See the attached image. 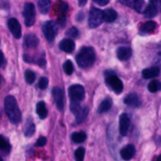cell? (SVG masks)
<instances>
[{
	"label": "cell",
	"instance_id": "obj_1",
	"mask_svg": "<svg viewBox=\"0 0 161 161\" xmlns=\"http://www.w3.org/2000/svg\"><path fill=\"white\" fill-rule=\"evenodd\" d=\"M4 108L6 116L12 124H17L21 121V113L14 96L9 95L4 100Z\"/></svg>",
	"mask_w": 161,
	"mask_h": 161
},
{
	"label": "cell",
	"instance_id": "obj_2",
	"mask_svg": "<svg viewBox=\"0 0 161 161\" xmlns=\"http://www.w3.org/2000/svg\"><path fill=\"white\" fill-rule=\"evenodd\" d=\"M95 52L92 47H84L80 50L76 55L77 64L83 69L90 68L95 61Z\"/></svg>",
	"mask_w": 161,
	"mask_h": 161
},
{
	"label": "cell",
	"instance_id": "obj_3",
	"mask_svg": "<svg viewBox=\"0 0 161 161\" xmlns=\"http://www.w3.org/2000/svg\"><path fill=\"white\" fill-rule=\"evenodd\" d=\"M23 16L27 27H31L36 21V9L33 3H25L24 6Z\"/></svg>",
	"mask_w": 161,
	"mask_h": 161
},
{
	"label": "cell",
	"instance_id": "obj_4",
	"mask_svg": "<svg viewBox=\"0 0 161 161\" xmlns=\"http://www.w3.org/2000/svg\"><path fill=\"white\" fill-rule=\"evenodd\" d=\"M103 22V12L100 9L93 7L90 10L89 14V23L90 28H95L97 27L100 26Z\"/></svg>",
	"mask_w": 161,
	"mask_h": 161
},
{
	"label": "cell",
	"instance_id": "obj_5",
	"mask_svg": "<svg viewBox=\"0 0 161 161\" xmlns=\"http://www.w3.org/2000/svg\"><path fill=\"white\" fill-rule=\"evenodd\" d=\"M69 94L71 102L80 103V102H82L85 97V90L81 85H72L69 87Z\"/></svg>",
	"mask_w": 161,
	"mask_h": 161
},
{
	"label": "cell",
	"instance_id": "obj_6",
	"mask_svg": "<svg viewBox=\"0 0 161 161\" xmlns=\"http://www.w3.org/2000/svg\"><path fill=\"white\" fill-rule=\"evenodd\" d=\"M42 31H43V34L47 41L51 42L54 40L55 37L58 34V25L54 21L48 20V21L45 22L42 26Z\"/></svg>",
	"mask_w": 161,
	"mask_h": 161
},
{
	"label": "cell",
	"instance_id": "obj_7",
	"mask_svg": "<svg viewBox=\"0 0 161 161\" xmlns=\"http://www.w3.org/2000/svg\"><path fill=\"white\" fill-rule=\"evenodd\" d=\"M105 82H106L107 85L110 86L111 89L116 94H119L120 93H122L123 90H124V84H123L122 81L116 75H113V74L106 75Z\"/></svg>",
	"mask_w": 161,
	"mask_h": 161
},
{
	"label": "cell",
	"instance_id": "obj_8",
	"mask_svg": "<svg viewBox=\"0 0 161 161\" xmlns=\"http://www.w3.org/2000/svg\"><path fill=\"white\" fill-rule=\"evenodd\" d=\"M122 5L135 9L138 13H144L145 3L143 0H119Z\"/></svg>",
	"mask_w": 161,
	"mask_h": 161
},
{
	"label": "cell",
	"instance_id": "obj_9",
	"mask_svg": "<svg viewBox=\"0 0 161 161\" xmlns=\"http://www.w3.org/2000/svg\"><path fill=\"white\" fill-rule=\"evenodd\" d=\"M53 100L56 103L57 107L59 110H62L64 108V91L62 88L56 86L52 90Z\"/></svg>",
	"mask_w": 161,
	"mask_h": 161
},
{
	"label": "cell",
	"instance_id": "obj_10",
	"mask_svg": "<svg viewBox=\"0 0 161 161\" xmlns=\"http://www.w3.org/2000/svg\"><path fill=\"white\" fill-rule=\"evenodd\" d=\"M8 28L15 39H20L21 37V26L17 19H9L8 20Z\"/></svg>",
	"mask_w": 161,
	"mask_h": 161
},
{
	"label": "cell",
	"instance_id": "obj_11",
	"mask_svg": "<svg viewBox=\"0 0 161 161\" xmlns=\"http://www.w3.org/2000/svg\"><path fill=\"white\" fill-rule=\"evenodd\" d=\"M158 0H149V4L144 10V15L146 18H153L158 13Z\"/></svg>",
	"mask_w": 161,
	"mask_h": 161
},
{
	"label": "cell",
	"instance_id": "obj_12",
	"mask_svg": "<svg viewBox=\"0 0 161 161\" xmlns=\"http://www.w3.org/2000/svg\"><path fill=\"white\" fill-rule=\"evenodd\" d=\"M130 119L127 113H123L119 117V131L123 136H126L128 133Z\"/></svg>",
	"mask_w": 161,
	"mask_h": 161
},
{
	"label": "cell",
	"instance_id": "obj_13",
	"mask_svg": "<svg viewBox=\"0 0 161 161\" xmlns=\"http://www.w3.org/2000/svg\"><path fill=\"white\" fill-rule=\"evenodd\" d=\"M135 153H136V149H135V146L131 144H128L121 149L120 156L123 160L128 161L133 158L134 156L135 155Z\"/></svg>",
	"mask_w": 161,
	"mask_h": 161
},
{
	"label": "cell",
	"instance_id": "obj_14",
	"mask_svg": "<svg viewBox=\"0 0 161 161\" xmlns=\"http://www.w3.org/2000/svg\"><path fill=\"white\" fill-rule=\"evenodd\" d=\"M124 103L128 106L133 107V108H138L142 105L139 97L135 92L130 93L128 95L126 96V97L124 98Z\"/></svg>",
	"mask_w": 161,
	"mask_h": 161
},
{
	"label": "cell",
	"instance_id": "obj_15",
	"mask_svg": "<svg viewBox=\"0 0 161 161\" xmlns=\"http://www.w3.org/2000/svg\"><path fill=\"white\" fill-rule=\"evenodd\" d=\"M118 59L120 61H127L132 56V50L128 47H119L116 50Z\"/></svg>",
	"mask_w": 161,
	"mask_h": 161
},
{
	"label": "cell",
	"instance_id": "obj_16",
	"mask_svg": "<svg viewBox=\"0 0 161 161\" xmlns=\"http://www.w3.org/2000/svg\"><path fill=\"white\" fill-rule=\"evenodd\" d=\"M157 28V23L153 20L146 22L141 25L139 28V32L141 35H149L152 34Z\"/></svg>",
	"mask_w": 161,
	"mask_h": 161
},
{
	"label": "cell",
	"instance_id": "obj_17",
	"mask_svg": "<svg viewBox=\"0 0 161 161\" xmlns=\"http://www.w3.org/2000/svg\"><path fill=\"white\" fill-rule=\"evenodd\" d=\"M75 42L71 39H64L60 42L59 48L66 53H72L75 50Z\"/></svg>",
	"mask_w": 161,
	"mask_h": 161
},
{
	"label": "cell",
	"instance_id": "obj_18",
	"mask_svg": "<svg viewBox=\"0 0 161 161\" xmlns=\"http://www.w3.org/2000/svg\"><path fill=\"white\" fill-rule=\"evenodd\" d=\"M103 12V20H105L107 23H111V22L115 21L117 18V13L113 9H106Z\"/></svg>",
	"mask_w": 161,
	"mask_h": 161
},
{
	"label": "cell",
	"instance_id": "obj_19",
	"mask_svg": "<svg viewBox=\"0 0 161 161\" xmlns=\"http://www.w3.org/2000/svg\"><path fill=\"white\" fill-rule=\"evenodd\" d=\"M144 79H152L157 77L160 74V69L158 67H151L146 69L142 72Z\"/></svg>",
	"mask_w": 161,
	"mask_h": 161
},
{
	"label": "cell",
	"instance_id": "obj_20",
	"mask_svg": "<svg viewBox=\"0 0 161 161\" xmlns=\"http://www.w3.org/2000/svg\"><path fill=\"white\" fill-rule=\"evenodd\" d=\"M88 113H89V108L87 107H81L80 109L75 114H74L75 116V122H76V124H82L87 117Z\"/></svg>",
	"mask_w": 161,
	"mask_h": 161
},
{
	"label": "cell",
	"instance_id": "obj_21",
	"mask_svg": "<svg viewBox=\"0 0 161 161\" xmlns=\"http://www.w3.org/2000/svg\"><path fill=\"white\" fill-rule=\"evenodd\" d=\"M11 146L9 142L3 138L2 135H0V154L2 155H8L10 152Z\"/></svg>",
	"mask_w": 161,
	"mask_h": 161
},
{
	"label": "cell",
	"instance_id": "obj_22",
	"mask_svg": "<svg viewBox=\"0 0 161 161\" xmlns=\"http://www.w3.org/2000/svg\"><path fill=\"white\" fill-rule=\"evenodd\" d=\"M36 113L41 119H44L47 118L48 115V111L46 107V104L44 102H38L36 105Z\"/></svg>",
	"mask_w": 161,
	"mask_h": 161
},
{
	"label": "cell",
	"instance_id": "obj_23",
	"mask_svg": "<svg viewBox=\"0 0 161 161\" xmlns=\"http://www.w3.org/2000/svg\"><path fill=\"white\" fill-rule=\"evenodd\" d=\"M39 39L33 34H28L25 36V43L29 48H36L39 45Z\"/></svg>",
	"mask_w": 161,
	"mask_h": 161
},
{
	"label": "cell",
	"instance_id": "obj_24",
	"mask_svg": "<svg viewBox=\"0 0 161 161\" xmlns=\"http://www.w3.org/2000/svg\"><path fill=\"white\" fill-rule=\"evenodd\" d=\"M38 6L41 14H48L50 8V0H38Z\"/></svg>",
	"mask_w": 161,
	"mask_h": 161
},
{
	"label": "cell",
	"instance_id": "obj_25",
	"mask_svg": "<svg viewBox=\"0 0 161 161\" xmlns=\"http://www.w3.org/2000/svg\"><path fill=\"white\" fill-rule=\"evenodd\" d=\"M111 107L112 101H110L109 99H105L104 101H102V102L99 105L97 112H98V113H101V114L104 113H106V112H108L111 108Z\"/></svg>",
	"mask_w": 161,
	"mask_h": 161
},
{
	"label": "cell",
	"instance_id": "obj_26",
	"mask_svg": "<svg viewBox=\"0 0 161 161\" xmlns=\"http://www.w3.org/2000/svg\"><path fill=\"white\" fill-rule=\"evenodd\" d=\"M86 135L84 131L75 132L72 135V140L75 143H82L86 140Z\"/></svg>",
	"mask_w": 161,
	"mask_h": 161
},
{
	"label": "cell",
	"instance_id": "obj_27",
	"mask_svg": "<svg viewBox=\"0 0 161 161\" xmlns=\"http://www.w3.org/2000/svg\"><path fill=\"white\" fill-rule=\"evenodd\" d=\"M161 89V83L159 80H153L148 85V90L151 93H155Z\"/></svg>",
	"mask_w": 161,
	"mask_h": 161
},
{
	"label": "cell",
	"instance_id": "obj_28",
	"mask_svg": "<svg viewBox=\"0 0 161 161\" xmlns=\"http://www.w3.org/2000/svg\"><path fill=\"white\" fill-rule=\"evenodd\" d=\"M68 9H69V6H68L67 3L62 1L60 2L59 5H58V13H59L58 18H60V17H65V14L67 13Z\"/></svg>",
	"mask_w": 161,
	"mask_h": 161
},
{
	"label": "cell",
	"instance_id": "obj_29",
	"mask_svg": "<svg viewBox=\"0 0 161 161\" xmlns=\"http://www.w3.org/2000/svg\"><path fill=\"white\" fill-rule=\"evenodd\" d=\"M25 80L28 84H32L36 80V74L31 70H27L25 73Z\"/></svg>",
	"mask_w": 161,
	"mask_h": 161
},
{
	"label": "cell",
	"instance_id": "obj_30",
	"mask_svg": "<svg viewBox=\"0 0 161 161\" xmlns=\"http://www.w3.org/2000/svg\"><path fill=\"white\" fill-rule=\"evenodd\" d=\"M63 69H64V72L69 75H72L74 71L73 64H72V63L69 60H68V61H66L64 63V64H63Z\"/></svg>",
	"mask_w": 161,
	"mask_h": 161
},
{
	"label": "cell",
	"instance_id": "obj_31",
	"mask_svg": "<svg viewBox=\"0 0 161 161\" xmlns=\"http://www.w3.org/2000/svg\"><path fill=\"white\" fill-rule=\"evenodd\" d=\"M36 131V127L33 123H31L29 124H27L26 127L25 129V135L26 137H31L34 135Z\"/></svg>",
	"mask_w": 161,
	"mask_h": 161
},
{
	"label": "cell",
	"instance_id": "obj_32",
	"mask_svg": "<svg viewBox=\"0 0 161 161\" xmlns=\"http://www.w3.org/2000/svg\"><path fill=\"white\" fill-rule=\"evenodd\" d=\"M85 156V149L83 147H80L75 150V161H83Z\"/></svg>",
	"mask_w": 161,
	"mask_h": 161
},
{
	"label": "cell",
	"instance_id": "obj_33",
	"mask_svg": "<svg viewBox=\"0 0 161 161\" xmlns=\"http://www.w3.org/2000/svg\"><path fill=\"white\" fill-rule=\"evenodd\" d=\"M66 36L69 38H72V39H75L79 35V31L75 27H72V28H69L67 31V32L65 33Z\"/></svg>",
	"mask_w": 161,
	"mask_h": 161
},
{
	"label": "cell",
	"instance_id": "obj_34",
	"mask_svg": "<svg viewBox=\"0 0 161 161\" xmlns=\"http://www.w3.org/2000/svg\"><path fill=\"white\" fill-rule=\"evenodd\" d=\"M49 83V80L47 77H41L39 81V87L41 90H44L47 87Z\"/></svg>",
	"mask_w": 161,
	"mask_h": 161
},
{
	"label": "cell",
	"instance_id": "obj_35",
	"mask_svg": "<svg viewBox=\"0 0 161 161\" xmlns=\"http://www.w3.org/2000/svg\"><path fill=\"white\" fill-rule=\"evenodd\" d=\"M47 142V140L45 137H39V138H38L37 142H36V146H37V147H42V146H46Z\"/></svg>",
	"mask_w": 161,
	"mask_h": 161
},
{
	"label": "cell",
	"instance_id": "obj_36",
	"mask_svg": "<svg viewBox=\"0 0 161 161\" xmlns=\"http://www.w3.org/2000/svg\"><path fill=\"white\" fill-rule=\"evenodd\" d=\"M96 4L99 5L101 6H105L106 5L108 4L109 3V0H93Z\"/></svg>",
	"mask_w": 161,
	"mask_h": 161
},
{
	"label": "cell",
	"instance_id": "obj_37",
	"mask_svg": "<svg viewBox=\"0 0 161 161\" xmlns=\"http://www.w3.org/2000/svg\"><path fill=\"white\" fill-rule=\"evenodd\" d=\"M5 63V58H4V55H3V52L0 50V68Z\"/></svg>",
	"mask_w": 161,
	"mask_h": 161
},
{
	"label": "cell",
	"instance_id": "obj_38",
	"mask_svg": "<svg viewBox=\"0 0 161 161\" xmlns=\"http://www.w3.org/2000/svg\"><path fill=\"white\" fill-rule=\"evenodd\" d=\"M87 0H79V6H83L86 5Z\"/></svg>",
	"mask_w": 161,
	"mask_h": 161
},
{
	"label": "cell",
	"instance_id": "obj_39",
	"mask_svg": "<svg viewBox=\"0 0 161 161\" xmlns=\"http://www.w3.org/2000/svg\"><path fill=\"white\" fill-rule=\"evenodd\" d=\"M2 82H3V78H2V76L0 75V86H1L2 84Z\"/></svg>",
	"mask_w": 161,
	"mask_h": 161
},
{
	"label": "cell",
	"instance_id": "obj_40",
	"mask_svg": "<svg viewBox=\"0 0 161 161\" xmlns=\"http://www.w3.org/2000/svg\"><path fill=\"white\" fill-rule=\"evenodd\" d=\"M157 161H160V157H157Z\"/></svg>",
	"mask_w": 161,
	"mask_h": 161
},
{
	"label": "cell",
	"instance_id": "obj_41",
	"mask_svg": "<svg viewBox=\"0 0 161 161\" xmlns=\"http://www.w3.org/2000/svg\"><path fill=\"white\" fill-rule=\"evenodd\" d=\"M0 161H3V159H2L1 157H0Z\"/></svg>",
	"mask_w": 161,
	"mask_h": 161
}]
</instances>
